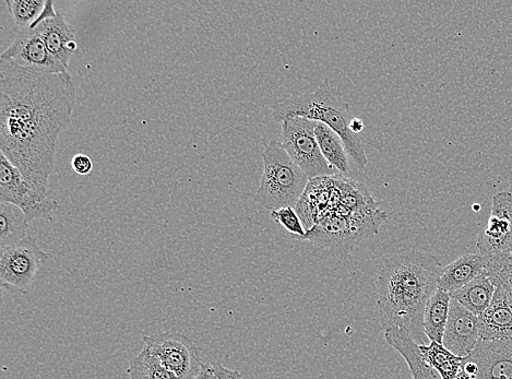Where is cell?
<instances>
[{
  "mask_svg": "<svg viewBox=\"0 0 512 379\" xmlns=\"http://www.w3.org/2000/svg\"><path fill=\"white\" fill-rule=\"evenodd\" d=\"M451 299V293L438 288L427 303L423 327L425 336L431 341L443 343Z\"/></svg>",
  "mask_w": 512,
  "mask_h": 379,
  "instance_id": "obj_19",
  "label": "cell"
},
{
  "mask_svg": "<svg viewBox=\"0 0 512 379\" xmlns=\"http://www.w3.org/2000/svg\"><path fill=\"white\" fill-rule=\"evenodd\" d=\"M469 359L478 364L479 374L512 379V339L480 340Z\"/></svg>",
  "mask_w": 512,
  "mask_h": 379,
  "instance_id": "obj_13",
  "label": "cell"
},
{
  "mask_svg": "<svg viewBox=\"0 0 512 379\" xmlns=\"http://www.w3.org/2000/svg\"><path fill=\"white\" fill-rule=\"evenodd\" d=\"M0 203L19 208L29 224L35 220L52 222L59 209L57 201L35 191L3 153L0 156Z\"/></svg>",
  "mask_w": 512,
  "mask_h": 379,
  "instance_id": "obj_8",
  "label": "cell"
},
{
  "mask_svg": "<svg viewBox=\"0 0 512 379\" xmlns=\"http://www.w3.org/2000/svg\"><path fill=\"white\" fill-rule=\"evenodd\" d=\"M387 218L377 205L356 211L341 209L321 218L300 241H309L333 256L345 258L354 252L357 244L377 234Z\"/></svg>",
  "mask_w": 512,
  "mask_h": 379,
  "instance_id": "obj_4",
  "label": "cell"
},
{
  "mask_svg": "<svg viewBox=\"0 0 512 379\" xmlns=\"http://www.w3.org/2000/svg\"><path fill=\"white\" fill-rule=\"evenodd\" d=\"M486 275L512 305V262L509 257H487Z\"/></svg>",
  "mask_w": 512,
  "mask_h": 379,
  "instance_id": "obj_24",
  "label": "cell"
},
{
  "mask_svg": "<svg viewBox=\"0 0 512 379\" xmlns=\"http://www.w3.org/2000/svg\"><path fill=\"white\" fill-rule=\"evenodd\" d=\"M127 374L129 379H180L145 348L130 360Z\"/></svg>",
  "mask_w": 512,
  "mask_h": 379,
  "instance_id": "obj_23",
  "label": "cell"
},
{
  "mask_svg": "<svg viewBox=\"0 0 512 379\" xmlns=\"http://www.w3.org/2000/svg\"><path fill=\"white\" fill-rule=\"evenodd\" d=\"M486 267L487 257L481 254H464L443 269L438 288L454 293L485 274Z\"/></svg>",
  "mask_w": 512,
  "mask_h": 379,
  "instance_id": "obj_16",
  "label": "cell"
},
{
  "mask_svg": "<svg viewBox=\"0 0 512 379\" xmlns=\"http://www.w3.org/2000/svg\"><path fill=\"white\" fill-rule=\"evenodd\" d=\"M481 340L479 317L451 299L443 345L460 358H467Z\"/></svg>",
  "mask_w": 512,
  "mask_h": 379,
  "instance_id": "obj_12",
  "label": "cell"
},
{
  "mask_svg": "<svg viewBox=\"0 0 512 379\" xmlns=\"http://www.w3.org/2000/svg\"><path fill=\"white\" fill-rule=\"evenodd\" d=\"M195 379H218L216 374H214L212 369V364H206L204 369L200 372V374Z\"/></svg>",
  "mask_w": 512,
  "mask_h": 379,
  "instance_id": "obj_30",
  "label": "cell"
},
{
  "mask_svg": "<svg viewBox=\"0 0 512 379\" xmlns=\"http://www.w3.org/2000/svg\"><path fill=\"white\" fill-rule=\"evenodd\" d=\"M5 3L18 29L31 28L45 6L42 0H6Z\"/></svg>",
  "mask_w": 512,
  "mask_h": 379,
  "instance_id": "obj_25",
  "label": "cell"
},
{
  "mask_svg": "<svg viewBox=\"0 0 512 379\" xmlns=\"http://www.w3.org/2000/svg\"><path fill=\"white\" fill-rule=\"evenodd\" d=\"M424 361L442 377L455 379L462 369L464 358L450 352L443 343L431 341L430 345H419Z\"/></svg>",
  "mask_w": 512,
  "mask_h": 379,
  "instance_id": "obj_21",
  "label": "cell"
},
{
  "mask_svg": "<svg viewBox=\"0 0 512 379\" xmlns=\"http://www.w3.org/2000/svg\"><path fill=\"white\" fill-rule=\"evenodd\" d=\"M509 258H510V260H511V262H512V251H511V254H510V257H509Z\"/></svg>",
  "mask_w": 512,
  "mask_h": 379,
  "instance_id": "obj_33",
  "label": "cell"
},
{
  "mask_svg": "<svg viewBox=\"0 0 512 379\" xmlns=\"http://www.w3.org/2000/svg\"><path fill=\"white\" fill-rule=\"evenodd\" d=\"M57 15L58 14L56 13V11L54 9V3L52 2V0H46L42 14L38 18V20L33 23V25L31 26L30 29L34 30L35 28L40 26L42 22L49 20V19H53V18L57 17Z\"/></svg>",
  "mask_w": 512,
  "mask_h": 379,
  "instance_id": "obj_29",
  "label": "cell"
},
{
  "mask_svg": "<svg viewBox=\"0 0 512 379\" xmlns=\"http://www.w3.org/2000/svg\"><path fill=\"white\" fill-rule=\"evenodd\" d=\"M315 135L326 161L331 167L337 170L342 176H349L352 173L350 156L345 148L341 137L323 123H318Z\"/></svg>",
  "mask_w": 512,
  "mask_h": 379,
  "instance_id": "obj_20",
  "label": "cell"
},
{
  "mask_svg": "<svg viewBox=\"0 0 512 379\" xmlns=\"http://www.w3.org/2000/svg\"><path fill=\"white\" fill-rule=\"evenodd\" d=\"M270 218L281 224L282 227L290 232L296 240L300 241L306 235L303 221L295 208L288 207L271 211Z\"/></svg>",
  "mask_w": 512,
  "mask_h": 379,
  "instance_id": "obj_26",
  "label": "cell"
},
{
  "mask_svg": "<svg viewBox=\"0 0 512 379\" xmlns=\"http://www.w3.org/2000/svg\"><path fill=\"white\" fill-rule=\"evenodd\" d=\"M144 345L180 379H195L206 365L196 343L177 331L145 336Z\"/></svg>",
  "mask_w": 512,
  "mask_h": 379,
  "instance_id": "obj_9",
  "label": "cell"
},
{
  "mask_svg": "<svg viewBox=\"0 0 512 379\" xmlns=\"http://www.w3.org/2000/svg\"><path fill=\"white\" fill-rule=\"evenodd\" d=\"M455 379H476V377H473L467 373H464L462 370L460 371V373L457 375V377Z\"/></svg>",
  "mask_w": 512,
  "mask_h": 379,
  "instance_id": "obj_32",
  "label": "cell"
},
{
  "mask_svg": "<svg viewBox=\"0 0 512 379\" xmlns=\"http://www.w3.org/2000/svg\"><path fill=\"white\" fill-rule=\"evenodd\" d=\"M272 116L280 124L291 117H304L327 125L341 137L357 168L367 167L365 138L350 128L354 118L351 105L345 102L340 88L331 86L328 79L313 92H296L279 99L272 106Z\"/></svg>",
  "mask_w": 512,
  "mask_h": 379,
  "instance_id": "obj_3",
  "label": "cell"
},
{
  "mask_svg": "<svg viewBox=\"0 0 512 379\" xmlns=\"http://www.w3.org/2000/svg\"><path fill=\"white\" fill-rule=\"evenodd\" d=\"M212 369L218 379H244L240 372L230 370L228 367L223 366L220 362L212 364Z\"/></svg>",
  "mask_w": 512,
  "mask_h": 379,
  "instance_id": "obj_28",
  "label": "cell"
},
{
  "mask_svg": "<svg viewBox=\"0 0 512 379\" xmlns=\"http://www.w3.org/2000/svg\"><path fill=\"white\" fill-rule=\"evenodd\" d=\"M478 250L484 257H510L512 251V194L500 192L493 197L491 216L478 236Z\"/></svg>",
  "mask_w": 512,
  "mask_h": 379,
  "instance_id": "obj_10",
  "label": "cell"
},
{
  "mask_svg": "<svg viewBox=\"0 0 512 379\" xmlns=\"http://www.w3.org/2000/svg\"><path fill=\"white\" fill-rule=\"evenodd\" d=\"M71 167L79 175H89L92 172L93 163L88 156L79 153L71 160Z\"/></svg>",
  "mask_w": 512,
  "mask_h": 379,
  "instance_id": "obj_27",
  "label": "cell"
},
{
  "mask_svg": "<svg viewBox=\"0 0 512 379\" xmlns=\"http://www.w3.org/2000/svg\"><path fill=\"white\" fill-rule=\"evenodd\" d=\"M364 127V122L360 120V118H353L352 123L350 125V128L353 133L361 134L363 132Z\"/></svg>",
  "mask_w": 512,
  "mask_h": 379,
  "instance_id": "obj_31",
  "label": "cell"
},
{
  "mask_svg": "<svg viewBox=\"0 0 512 379\" xmlns=\"http://www.w3.org/2000/svg\"><path fill=\"white\" fill-rule=\"evenodd\" d=\"M385 339L388 345L406 360L413 379H442L433 367L424 361L419 343L414 341L406 328L386 330Z\"/></svg>",
  "mask_w": 512,
  "mask_h": 379,
  "instance_id": "obj_15",
  "label": "cell"
},
{
  "mask_svg": "<svg viewBox=\"0 0 512 379\" xmlns=\"http://www.w3.org/2000/svg\"><path fill=\"white\" fill-rule=\"evenodd\" d=\"M29 225L19 208L0 203V250L25 239Z\"/></svg>",
  "mask_w": 512,
  "mask_h": 379,
  "instance_id": "obj_22",
  "label": "cell"
},
{
  "mask_svg": "<svg viewBox=\"0 0 512 379\" xmlns=\"http://www.w3.org/2000/svg\"><path fill=\"white\" fill-rule=\"evenodd\" d=\"M443 269L435 255L413 248L384 257L375 277L381 327L406 328L415 342L423 341L425 309Z\"/></svg>",
  "mask_w": 512,
  "mask_h": 379,
  "instance_id": "obj_2",
  "label": "cell"
},
{
  "mask_svg": "<svg viewBox=\"0 0 512 379\" xmlns=\"http://www.w3.org/2000/svg\"><path fill=\"white\" fill-rule=\"evenodd\" d=\"M0 254V281L2 287L21 294H27L39 271L52 258L41 248L38 238L28 235L25 239L10 245Z\"/></svg>",
  "mask_w": 512,
  "mask_h": 379,
  "instance_id": "obj_7",
  "label": "cell"
},
{
  "mask_svg": "<svg viewBox=\"0 0 512 379\" xmlns=\"http://www.w3.org/2000/svg\"><path fill=\"white\" fill-rule=\"evenodd\" d=\"M41 35L47 50L69 69L71 58L78 50L77 32L64 15L58 14L35 28Z\"/></svg>",
  "mask_w": 512,
  "mask_h": 379,
  "instance_id": "obj_14",
  "label": "cell"
},
{
  "mask_svg": "<svg viewBox=\"0 0 512 379\" xmlns=\"http://www.w3.org/2000/svg\"><path fill=\"white\" fill-rule=\"evenodd\" d=\"M317 125L318 122L304 117H291L281 123L282 145L285 151L311 181L319 177L341 175L331 167L321 153L315 135Z\"/></svg>",
  "mask_w": 512,
  "mask_h": 379,
  "instance_id": "obj_6",
  "label": "cell"
},
{
  "mask_svg": "<svg viewBox=\"0 0 512 379\" xmlns=\"http://www.w3.org/2000/svg\"><path fill=\"white\" fill-rule=\"evenodd\" d=\"M481 340L512 339V305L504 295L495 291L493 301L479 317Z\"/></svg>",
  "mask_w": 512,
  "mask_h": 379,
  "instance_id": "obj_17",
  "label": "cell"
},
{
  "mask_svg": "<svg viewBox=\"0 0 512 379\" xmlns=\"http://www.w3.org/2000/svg\"><path fill=\"white\" fill-rule=\"evenodd\" d=\"M261 156L264 173L255 196L256 203L270 211L295 208L311 180L277 139L266 145Z\"/></svg>",
  "mask_w": 512,
  "mask_h": 379,
  "instance_id": "obj_5",
  "label": "cell"
},
{
  "mask_svg": "<svg viewBox=\"0 0 512 379\" xmlns=\"http://www.w3.org/2000/svg\"><path fill=\"white\" fill-rule=\"evenodd\" d=\"M3 59L18 66L45 74H64L68 69L57 61L37 30L18 29L15 39L2 54Z\"/></svg>",
  "mask_w": 512,
  "mask_h": 379,
  "instance_id": "obj_11",
  "label": "cell"
},
{
  "mask_svg": "<svg viewBox=\"0 0 512 379\" xmlns=\"http://www.w3.org/2000/svg\"><path fill=\"white\" fill-rule=\"evenodd\" d=\"M495 291L494 284L485 272L466 287L451 293V298L466 307L475 316L480 317L491 305Z\"/></svg>",
  "mask_w": 512,
  "mask_h": 379,
  "instance_id": "obj_18",
  "label": "cell"
},
{
  "mask_svg": "<svg viewBox=\"0 0 512 379\" xmlns=\"http://www.w3.org/2000/svg\"><path fill=\"white\" fill-rule=\"evenodd\" d=\"M76 104L69 71L39 73L0 58V149L43 197Z\"/></svg>",
  "mask_w": 512,
  "mask_h": 379,
  "instance_id": "obj_1",
  "label": "cell"
}]
</instances>
